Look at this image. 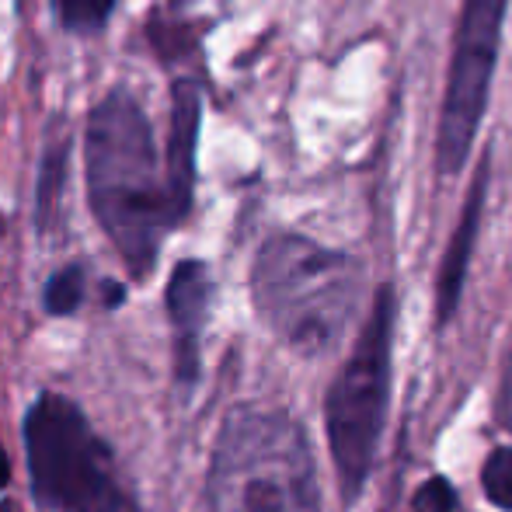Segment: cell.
Instances as JSON below:
<instances>
[{
    "instance_id": "obj_1",
    "label": "cell",
    "mask_w": 512,
    "mask_h": 512,
    "mask_svg": "<svg viewBox=\"0 0 512 512\" xmlns=\"http://www.w3.org/2000/svg\"><path fill=\"white\" fill-rule=\"evenodd\" d=\"M88 189L98 223L133 276H150L161 241L175 227L154 129L129 91L105 95L88 119Z\"/></svg>"
},
{
    "instance_id": "obj_2",
    "label": "cell",
    "mask_w": 512,
    "mask_h": 512,
    "mask_svg": "<svg viewBox=\"0 0 512 512\" xmlns=\"http://www.w3.org/2000/svg\"><path fill=\"white\" fill-rule=\"evenodd\" d=\"M203 512H321L304 429L283 411H230L213 450Z\"/></svg>"
},
{
    "instance_id": "obj_3",
    "label": "cell",
    "mask_w": 512,
    "mask_h": 512,
    "mask_svg": "<svg viewBox=\"0 0 512 512\" xmlns=\"http://www.w3.org/2000/svg\"><path fill=\"white\" fill-rule=\"evenodd\" d=\"M359 265L307 237H272L255 262V304L286 345L317 356L338 345L359 300Z\"/></svg>"
},
{
    "instance_id": "obj_4",
    "label": "cell",
    "mask_w": 512,
    "mask_h": 512,
    "mask_svg": "<svg viewBox=\"0 0 512 512\" xmlns=\"http://www.w3.org/2000/svg\"><path fill=\"white\" fill-rule=\"evenodd\" d=\"M32 492L53 512H140L108 443L63 394H42L25 418Z\"/></svg>"
},
{
    "instance_id": "obj_5",
    "label": "cell",
    "mask_w": 512,
    "mask_h": 512,
    "mask_svg": "<svg viewBox=\"0 0 512 512\" xmlns=\"http://www.w3.org/2000/svg\"><path fill=\"white\" fill-rule=\"evenodd\" d=\"M391 324L394 300L391 290H384L373 304L356 352L342 366L328 394V439L345 499H356L377 460L387 391H391Z\"/></svg>"
},
{
    "instance_id": "obj_6",
    "label": "cell",
    "mask_w": 512,
    "mask_h": 512,
    "mask_svg": "<svg viewBox=\"0 0 512 512\" xmlns=\"http://www.w3.org/2000/svg\"><path fill=\"white\" fill-rule=\"evenodd\" d=\"M509 0H467L460 18L457 49H453L450 81H446L443 119H439L436 157L443 175L464 164L474 133L481 126V115L488 105V84L495 74V53H499L502 18Z\"/></svg>"
},
{
    "instance_id": "obj_7",
    "label": "cell",
    "mask_w": 512,
    "mask_h": 512,
    "mask_svg": "<svg viewBox=\"0 0 512 512\" xmlns=\"http://www.w3.org/2000/svg\"><path fill=\"white\" fill-rule=\"evenodd\" d=\"M199 115H203V95L192 81L175 84L171 98V140L164 157V189L175 220H182L192 206V185H196V143H199Z\"/></svg>"
},
{
    "instance_id": "obj_8",
    "label": "cell",
    "mask_w": 512,
    "mask_h": 512,
    "mask_svg": "<svg viewBox=\"0 0 512 512\" xmlns=\"http://www.w3.org/2000/svg\"><path fill=\"white\" fill-rule=\"evenodd\" d=\"M209 310V276L203 262H182L168 283V314L178 331V377L192 384L199 373V335Z\"/></svg>"
},
{
    "instance_id": "obj_9",
    "label": "cell",
    "mask_w": 512,
    "mask_h": 512,
    "mask_svg": "<svg viewBox=\"0 0 512 512\" xmlns=\"http://www.w3.org/2000/svg\"><path fill=\"white\" fill-rule=\"evenodd\" d=\"M481 185H485V175L478 178L471 192V203H467V216L460 220V230L453 237V248L443 262V276H439V321L453 314V304H457L460 283H464V265H467V251H471V237L474 227H478V209H481Z\"/></svg>"
},
{
    "instance_id": "obj_10",
    "label": "cell",
    "mask_w": 512,
    "mask_h": 512,
    "mask_svg": "<svg viewBox=\"0 0 512 512\" xmlns=\"http://www.w3.org/2000/svg\"><path fill=\"white\" fill-rule=\"evenodd\" d=\"M63 182H67V140L60 136V140H49L46 161H42V171H39V192H35V220H39L42 234H46L56 220Z\"/></svg>"
},
{
    "instance_id": "obj_11",
    "label": "cell",
    "mask_w": 512,
    "mask_h": 512,
    "mask_svg": "<svg viewBox=\"0 0 512 512\" xmlns=\"http://www.w3.org/2000/svg\"><path fill=\"white\" fill-rule=\"evenodd\" d=\"M84 300V272L81 265L60 269L46 286V310L49 314H74Z\"/></svg>"
},
{
    "instance_id": "obj_12",
    "label": "cell",
    "mask_w": 512,
    "mask_h": 512,
    "mask_svg": "<svg viewBox=\"0 0 512 512\" xmlns=\"http://www.w3.org/2000/svg\"><path fill=\"white\" fill-rule=\"evenodd\" d=\"M485 495L495 502L499 509L512 512V450L509 446H499L492 457L485 460Z\"/></svg>"
},
{
    "instance_id": "obj_13",
    "label": "cell",
    "mask_w": 512,
    "mask_h": 512,
    "mask_svg": "<svg viewBox=\"0 0 512 512\" xmlns=\"http://www.w3.org/2000/svg\"><path fill=\"white\" fill-rule=\"evenodd\" d=\"M115 0H56V14L63 18L67 28H77V32H95L108 21Z\"/></svg>"
},
{
    "instance_id": "obj_14",
    "label": "cell",
    "mask_w": 512,
    "mask_h": 512,
    "mask_svg": "<svg viewBox=\"0 0 512 512\" xmlns=\"http://www.w3.org/2000/svg\"><path fill=\"white\" fill-rule=\"evenodd\" d=\"M411 512H453V488L443 478L425 481L422 492L411 502Z\"/></svg>"
},
{
    "instance_id": "obj_15",
    "label": "cell",
    "mask_w": 512,
    "mask_h": 512,
    "mask_svg": "<svg viewBox=\"0 0 512 512\" xmlns=\"http://www.w3.org/2000/svg\"><path fill=\"white\" fill-rule=\"evenodd\" d=\"M499 422L512 429V352H509V363L506 373H502V391H499Z\"/></svg>"
},
{
    "instance_id": "obj_16",
    "label": "cell",
    "mask_w": 512,
    "mask_h": 512,
    "mask_svg": "<svg viewBox=\"0 0 512 512\" xmlns=\"http://www.w3.org/2000/svg\"><path fill=\"white\" fill-rule=\"evenodd\" d=\"M105 304L108 307H119L122 304V286L119 283H105Z\"/></svg>"
},
{
    "instance_id": "obj_17",
    "label": "cell",
    "mask_w": 512,
    "mask_h": 512,
    "mask_svg": "<svg viewBox=\"0 0 512 512\" xmlns=\"http://www.w3.org/2000/svg\"><path fill=\"white\" fill-rule=\"evenodd\" d=\"M7 481H11V464H7V453H4V446H0V492H4Z\"/></svg>"
},
{
    "instance_id": "obj_18",
    "label": "cell",
    "mask_w": 512,
    "mask_h": 512,
    "mask_svg": "<svg viewBox=\"0 0 512 512\" xmlns=\"http://www.w3.org/2000/svg\"><path fill=\"white\" fill-rule=\"evenodd\" d=\"M0 237H4V216H0Z\"/></svg>"
}]
</instances>
